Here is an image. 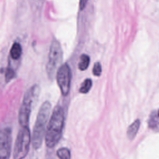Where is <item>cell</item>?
Here are the masks:
<instances>
[{"mask_svg": "<svg viewBox=\"0 0 159 159\" xmlns=\"http://www.w3.org/2000/svg\"><path fill=\"white\" fill-rule=\"evenodd\" d=\"M65 124V111L60 105L53 109L47 124L45 133V141L47 147L53 148L61 139Z\"/></svg>", "mask_w": 159, "mask_h": 159, "instance_id": "cell-1", "label": "cell"}, {"mask_svg": "<svg viewBox=\"0 0 159 159\" xmlns=\"http://www.w3.org/2000/svg\"><path fill=\"white\" fill-rule=\"evenodd\" d=\"M50 111L51 104L48 101L43 102L39 110L32 137V147L35 150L42 146Z\"/></svg>", "mask_w": 159, "mask_h": 159, "instance_id": "cell-2", "label": "cell"}, {"mask_svg": "<svg viewBox=\"0 0 159 159\" xmlns=\"http://www.w3.org/2000/svg\"><path fill=\"white\" fill-rule=\"evenodd\" d=\"M39 91V86L37 84H34L26 91L20 107L18 115L19 122L21 127L29 126L32 105L38 98Z\"/></svg>", "mask_w": 159, "mask_h": 159, "instance_id": "cell-3", "label": "cell"}, {"mask_svg": "<svg viewBox=\"0 0 159 159\" xmlns=\"http://www.w3.org/2000/svg\"><path fill=\"white\" fill-rule=\"evenodd\" d=\"M63 60V51L59 42L53 39L50 46L48 61L46 65V71L50 79L54 77L55 73L61 63Z\"/></svg>", "mask_w": 159, "mask_h": 159, "instance_id": "cell-4", "label": "cell"}, {"mask_svg": "<svg viewBox=\"0 0 159 159\" xmlns=\"http://www.w3.org/2000/svg\"><path fill=\"white\" fill-rule=\"evenodd\" d=\"M30 132L29 126L21 127L15 142L13 158L24 159L27 155L30 143Z\"/></svg>", "mask_w": 159, "mask_h": 159, "instance_id": "cell-5", "label": "cell"}, {"mask_svg": "<svg viewBox=\"0 0 159 159\" xmlns=\"http://www.w3.org/2000/svg\"><path fill=\"white\" fill-rule=\"evenodd\" d=\"M56 79L62 95L68 96L71 86V72L67 63H63L58 67L56 72Z\"/></svg>", "mask_w": 159, "mask_h": 159, "instance_id": "cell-6", "label": "cell"}, {"mask_svg": "<svg viewBox=\"0 0 159 159\" xmlns=\"http://www.w3.org/2000/svg\"><path fill=\"white\" fill-rule=\"evenodd\" d=\"M12 147V130L9 127L0 130V159H9Z\"/></svg>", "mask_w": 159, "mask_h": 159, "instance_id": "cell-7", "label": "cell"}, {"mask_svg": "<svg viewBox=\"0 0 159 159\" xmlns=\"http://www.w3.org/2000/svg\"><path fill=\"white\" fill-rule=\"evenodd\" d=\"M148 127L155 131H158V111L153 110L150 114L148 121Z\"/></svg>", "mask_w": 159, "mask_h": 159, "instance_id": "cell-8", "label": "cell"}, {"mask_svg": "<svg viewBox=\"0 0 159 159\" xmlns=\"http://www.w3.org/2000/svg\"><path fill=\"white\" fill-rule=\"evenodd\" d=\"M140 125V120L137 119L128 127L127 130V136L128 139L132 140L135 137L139 129Z\"/></svg>", "mask_w": 159, "mask_h": 159, "instance_id": "cell-9", "label": "cell"}, {"mask_svg": "<svg viewBox=\"0 0 159 159\" xmlns=\"http://www.w3.org/2000/svg\"><path fill=\"white\" fill-rule=\"evenodd\" d=\"M21 54H22V47L17 42H15L12 45L10 50V55L12 58L14 60H17L21 56Z\"/></svg>", "mask_w": 159, "mask_h": 159, "instance_id": "cell-10", "label": "cell"}, {"mask_svg": "<svg viewBox=\"0 0 159 159\" xmlns=\"http://www.w3.org/2000/svg\"><path fill=\"white\" fill-rule=\"evenodd\" d=\"M89 57L87 54H82L80 58V61L78 63V68L81 71L86 70L89 65Z\"/></svg>", "mask_w": 159, "mask_h": 159, "instance_id": "cell-11", "label": "cell"}, {"mask_svg": "<svg viewBox=\"0 0 159 159\" xmlns=\"http://www.w3.org/2000/svg\"><path fill=\"white\" fill-rule=\"evenodd\" d=\"M92 84H93L92 80L89 78H86L82 83V84L80 88V89H79L80 93H81L82 94L88 93L90 91V89L92 87Z\"/></svg>", "mask_w": 159, "mask_h": 159, "instance_id": "cell-12", "label": "cell"}, {"mask_svg": "<svg viewBox=\"0 0 159 159\" xmlns=\"http://www.w3.org/2000/svg\"><path fill=\"white\" fill-rule=\"evenodd\" d=\"M57 156L59 159H70V151L67 148H60L57 151Z\"/></svg>", "mask_w": 159, "mask_h": 159, "instance_id": "cell-13", "label": "cell"}, {"mask_svg": "<svg viewBox=\"0 0 159 159\" xmlns=\"http://www.w3.org/2000/svg\"><path fill=\"white\" fill-rule=\"evenodd\" d=\"M102 66L99 62H96L93 68V73L96 76H99L101 75Z\"/></svg>", "mask_w": 159, "mask_h": 159, "instance_id": "cell-14", "label": "cell"}, {"mask_svg": "<svg viewBox=\"0 0 159 159\" xmlns=\"http://www.w3.org/2000/svg\"><path fill=\"white\" fill-rule=\"evenodd\" d=\"M14 75H15V73L14 70L11 68H8L6 72V75H5L6 81H10L14 77Z\"/></svg>", "mask_w": 159, "mask_h": 159, "instance_id": "cell-15", "label": "cell"}, {"mask_svg": "<svg viewBox=\"0 0 159 159\" xmlns=\"http://www.w3.org/2000/svg\"><path fill=\"white\" fill-rule=\"evenodd\" d=\"M88 0H80V8L81 10H83L86 4H87Z\"/></svg>", "mask_w": 159, "mask_h": 159, "instance_id": "cell-16", "label": "cell"}]
</instances>
